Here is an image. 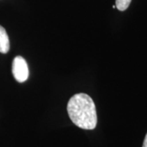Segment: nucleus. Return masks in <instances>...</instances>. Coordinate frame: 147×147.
I'll return each instance as SVG.
<instances>
[{
    "instance_id": "5",
    "label": "nucleus",
    "mask_w": 147,
    "mask_h": 147,
    "mask_svg": "<svg viewBox=\"0 0 147 147\" xmlns=\"http://www.w3.org/2000/svg\"><path fill=\"white\" fill-rule=\"evenodd\" d=\"M142 147H147V133L146 135L145 139H144V142H143V146H142Z\"/></svg>"
},
{
    "instance_id": "2",
    "label": "nucleus",
    "mask_w": 147,
    "mask_h": 147,
    "mask_svg": "<svg viewBox=\"0 0 147 147\" xmlns=\"http://www.w3.org/2000/svg\"><path fill=\"white\" fill-rule=\"evenodd\" d=\"M12 74L15 79L19 83L26 81L29 77V69L26 61L21 56L16 57L13 60Z\"/></svg>"
},
{
    "instance_id": "1",
    "label": "nucleus",
    "mask_w": 147,
    "mask_h": 147,
    "mask_svg": "<svg viewBox=\"0 0 147 147\" xmlns=\"http://www.w3.org/2000/svg\"><path fill=\"white\" fill-rule=\"evenodd\" d=\"M69 119L77 127L85 130H93L97 123V115L93 100L88 95H74L67 104Z\"/></svg>"
},
{
    "instance_id": "3",
    "label": "nucleus",
    "mask_w": 147,
    "mask_h": 147,
    "mask_svg": "<svg viewBox=\"0 0 147 147\" xmlns=\"http://www.w3.org/2000/svg\"><path fill=\"white\" fill-rule=\"evenodd\" d=\"M10 49V42L9 38L6 32L5 29L2 26H0V53H8Z\"/></svg>"
},
{
    "instance_id": "4",
    "label": "nucleus",
    "mask_w": 147,
    "mask_h": 147,
    "mask_svg": "<svg viewBox=\"0 0 147 147\" xmlns=\"http://www.w3.org/2000/svg\"><path fill=\"white\" fill-rule=\"evenodd\" d=\"M131 2V0H115V6L118 10L123 11L127 9Z\"/></svg>"
}]
</instances>
